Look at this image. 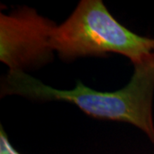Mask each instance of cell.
I'll use <instances>...</instances> for the list:
<instances>
[{
	"label": "cell",
	"mask_w": 154,
	"mask_h": 154,
	"mask_svg": "<svg viewBox=\"0 0 154 154\" xmlns=\"http://www.w3.org/2000/svg\"><path fill=\"white\" fill-rule=\"evenodd\" d=\"M125 87L113 92H101L77 81L69 90L51 88L25 72H9L3 79L1 95H20L37 101H64L94 118L123 122L140 129L154 143V55L134 66Z\"/></svg>",
	"instance_id": "6da1fadb"
},
{
	"label": "cell",
	"mask_w": 154,
	"mask_h": 154,
	"mask_svg": "<svg viewBox=\"0 0 154 154\" xmlns=\"http://www.w3.org/2000/svg\"><path fill=\"white\" fill-rule=\"evenodd\" d=\"M51 45L62 60L117 53L134 66L154 55V38L140 36L118 22L101 0H82L51 33Z\"/></svg>",
	"instance_id": "7a4b0ae2"
},
{
	"label": "cell",
	"mask_w": 154,
	"mask_h": 154,
	"mask_svg": "<svg viewBox=\"0 0 154 154\" xmlns=\"http://www.w3.org/2000/svg\"><path fill=\"white\" fill-rule=\"evenodd\" d=\"M56 24L37 11L22 7L0 14V61L9 72H25L50 63L54 58L51 33Z\"/></svg>",
	"instance_id": "3957f363"
},
{
	"label": "cell",
	"mask_w": 154,
	"mask_h": 154,
	"mask_svg": "<svg viewBox=\"0 0 154 154\" xmlns=\"http://www.w3.org/2000/svg\"><path fill=\"white\" fill-rule=\"evenodd\" d=\"M0 154H21L12 146L4 128H0Z\"/></svg>",
	"instance_id": "277c9868"
}]
</instances>
